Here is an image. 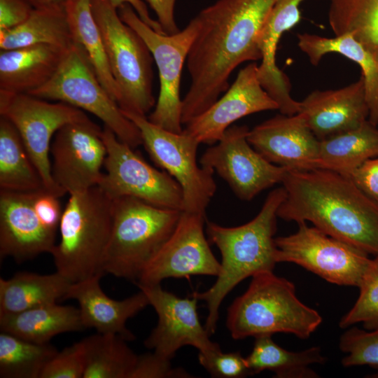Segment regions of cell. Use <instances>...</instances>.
<instances>
[{
    "label": "cell",
    "mask_w": 378,
    "mask_h": 378,
    "mask_svg": "<svg viewBox=\"0 0 378 378\" xmlns=\"http://www.w3.org/2000/svg\"><path fill=\"white\" fill-rule=\"evenodd\" d=\"M276 1L218 0L195 16L199 31L186 60L191 83L182 99L183 125L228 89L239 64L261 59L259 36Z\"/></svg>",
    "instance_id": "cell-1"
},
{
    "label": "cell",
    "mask_w": 378,
    "mask_h": 378,
    "mask_svg": "<svg viewBox=\"0 0 378 378\" xmlns=\"http://www.w3.org/2000/svg\"><path fill=\"white\" fill-rule=\"evenodd\" d=\"M277 216L310 222L326 234L378 255V204L349 176L324 169L290 170Z\"/></svg>",
    "instance_id": "cell-2"
},
{
    "label": "cell",
    "mask_w": 378,
    "mask_h": 378,
    "mask_svg": "<svg viewBox=\"0 0 378 378\" xmlns=\"http://www.w3.org/2000/svg\"><path fill=\"white\" fill-rule=\"evenodd\" d=\"M285 195L283 186L272 190L255 218L239 226L224 227L206 220L209 240L221 254L220 270L209 289L192 295L206 304L204 328L210 336L216 330L219 308L226 295L245 279L274 271L277 210Z\"/></svg>",
    "instance_id": "cell-3"
},
{
    "label": "cell",
    "mask_w": 378,
    "mask_h": 378,
    "mask_svg": "<svg viewBox=\"0 0 378 378\" xmlns=\"http://www.w3.org/2000/svg\"><path fill=\"white\" fill-rule=\"evenodd\" d=\"M321 322L320 314L298 299L291 281L269 271L253 275L247 290L230 305L226 326L234 340L276 332L307 339Z\"/></svg>",
    "instance_id": "cell-4"
},
{
    "label": "cell",
    "mask_w": 378,
    "mask_h": 378,
    "mask_svg": "<svg viewBox=\"0 0 378 378\" xmlns=\"http://www.w3.org/2000/svg\"><path fill=\"white\" fill-rule=\"evenodd\" d=\"M69 195L59 225L60 240L50 254L56 272L74 283L102 275L113 225V200L98 186Z\"/></svg>",
    "instance_id": "cell-5"
},
{
    "label": "cell",
    "mask_w": 378,
    "mask_h": 378,
    "mask_svg": "<svg viewBox=\"0 0 378 378\" xmlns=\"http://www.w3.org/2000/svg\"><path fill=\"white\" fill-rule=\"evenodd\" d=\"M182 211L133 197L113 200V225L101 273L138 281L144 268L174 230Z\"/></svg>",
    "instance_id": "cell-6"
},
{
    "label": "cell",
    "mask_w": 378,
    "mask_h": 378,
    "mask_svg": "<svg viewBox=\"0 0 378 378\" xmlns=\"http://www.w3.org/2000/svg\"><path fill=\"white\" fill-rule=\"evenodd\" d=\"M124 112L147 116L156 104L153 94V57L141 36L120 18L110 0H90Z\"/></svg>",
    "instance_id": "cell-7"
},
{
    "label": "cell",
    "mask_w": 378,
    "mask_h": 378,
    "mask_svg": "<svg viewBox=\"0 0 378 378\" xmlns=\"http://www.w3.org/2000/svg\"><path fill=\"white\" fill-rule=\"evenodd\" d=\"M28 94L86 111L99 118L121 141L134 148L142 144L139 128L109 95L86 54L75 42L66 50L50 79Z\"/></svg>",
    "instance_id": "cell-8"
},
{
    "label": "cell",
    "mask_w": 378,
    "mask_h": 378,
    "mask_svg": "<svg viewBox=\"0 0 378 378\" xmlns=\"http://www.w3.org/2000/svg\"><path fill=\"white\" fill-rule=\"evenodd\" d=\"M118 11L122 20L146 43L158 69L159 94L148 119L168 131L182 132L181 77L183 64L199 31L197 18L192 19L183 30L167 35L155 31L143 22L128 4L120 6Z\"/></svg>",
    "instance_id": "cell-9"
},
{
    "label": "cell",
    "mask_w": 378,
    "mask_h": 378,
    "mask_svg": "<svg viewBox=\"0 0 378 378\" xmlns=\"http://www.w3.org/2000/svg\"><path fill=\"white\" fill-rule=\"evenodd\" d=\"M122 113L139 128L142 144L153 162L180 186L182 211L206 215L216 184L214 172L197 164L200 142L184 132L175 133L163 129L149 121L147 116Z\"/></svg>",
    "instance_id": "cell-10"
},
{
    "label": "cell",
    "mask_w": 378,
    "mask_h": 378,
    "mask_svg": "<svg viewBox=\"0 0 378 378\" xmlns=\"http://www.w3.org/2000/svg\"><path fill=\"white\" fill-rule=\"evenodd\" d=\"M298 230L274 239L276 262H292L329 283L359 287L372 259L368 253L306 222Z\"/></svg>",
    "instance_id": "cell-11"
},
{
    "label": "cell",
    "mask_w": 378,
    "mask_h": 378,
    "mask_svg": "<svg viewBox=\"0 0 378 378\" xmlns=\"http://www.w3.org/2000/svg\"><path fill=\"white\" fill-rule=\"evenodd\" d=\"M0 115L10 120L18 130L46 189L59 197L65 195L52 176L51 139L67 124L91 120L83 111L64 102L49 103L28 94L2 90H0Z\"/></svg>",
    "instance_id": "cell-12"
},
{
    "label": "cell",
    "mask_w": 378,
    "mask_h": 378,
    "mask_svg": "<svg viewBox=\"0 0 378 378\" xmlns=\"http://www.w3.org/2000/svg\"><path fill=\"white\" fill-rule=\"evenodd\" d=\"M102 137L107 151L106 172L98 186L112 200L133 197L156 206L182 211V190L172 176L150 165L106 126Z\"/></svg>",
    "instance_id": "cell-13"
},
{
    "label": "cell",
    "mask_w": 378,
    "mask_h": 378,
    "mask_svg": "<svg viewBox=\"0 0 378 378\" xmlns=\"http://www.w3.org/2000/svg\"><path fill=\"white\" fill-rule=\"evenodd\" d=\"M249 129L232 125L200 158V165L216 172L234 195L250 201L262 191L283 182L288 168L271 163L249 144Z\"/></svg>",
    "instance_id": "cell-14"
},
{
    "label": "cell",
    "mask_w": 378,
    "mask_h": 378,
    "mask_svg": "<svg viewBox=\"0 0 378 378\" xmlns=\"http://www.w3.org/2000/svg\"><path fill=\"white\" fill-rule=\"evenodd\" d=\"M206 215L183 211L172 234L144 268L137 285L160 284L168 278L217 276L220 262L204 234Z\"/></svg>",
    "instance_id": "cell-15"
},
{
    "label": "cell",
    "mask_w": 378,
    "mask_h": 378,
    "mask_svg": "<svg viewBox=\"0 0 378 378\" xmlns=\"http://www.w3.org/2000/svg\"><path fill=\"white\" fill-rule=\"evenodd\" d=\"M50 153L53 181L65 194L99 185L107 151L102 130L92 120L61 127L54 136Z\"/></svg>",
    "instance_id": "cell-16"
},
{
    "label": "cell",
    "mask_w": 378,
    "mask_h": 378,
    "mask_svg": "<svg viewBox=\"0 0 378 378\" xmlns=\"http://www.w3.org/2000/svg\"><path fill=\"white\" fill-rule=\"evenodd\" d=\"M157 313V326L144 341V345L162 357L172 360L184 346L199 352L220 349L213 342L200 321L197 310V298H181L164 290L160 284L137 285Z\"/></svg>",
    "instance_id": "cell-17"
},
{
    "label": "cell",
    "mask_w": 378,
    "mask_h": 378,
    "mask_svg": "<svg viewBox=\"0 0 378 378\" xmlns=\"http://www.w3.org/2000/svg\"><path fill=\"white\" fill-rule=\"evenodd\" d=\"M278 109L276 102L259 81L258 65L251 63L239 71L223 96L192 118L183 132L200 144L214 145L237 120L255 113Z\"/></svg>",
    "instance_id": "cell-18"
},
{
    "label": "cell",
    "mask_w": 378,
    "mask_h": 378,
    "mask_svg": "<svg viewBox=\"0 0 378 378\" xmlns=\"http://www.w3.org/2000/svg\"><path fill=\"white\" fill-rule=\"evenodd\" d=\"M247 139L267 160L290 170L318 168L320 140L303 114H279L249 130Z\"/></svg>",
    "instance_id": "cell-19"
},
{
    "label": "cell",
    "mask_w": 378,
    "mask_h": 378,
    "mask_svg": "<svg viewBox=\"0 0 378 378\" xmlns=\"http://www.w3.org/2000/svg\"><path fill=\"white\" fill-rule=\"evenodd\" d=\"M35 192L0 190L1 259L12 257L22 262L52 251L55 232L38 218L33 206Z\"/></svg>",
    "instance_id": "cell-20"
},
{
    "label": "cell",
    "mask_w": 378,
    "mask_h": 378,
    "mask_svg": "<svg viewBox=\"0 0 378 378\" xmlns=\"http://www.w3.org/2000/svg\"><path fill=\"white\" fill-rule=\"evenodd\" d=\"M299 113L319 140L358 127L369 116L362 77L340 89L312 92Z\"/></svg>",
    "instance_id": "cell-21"
},
{
    "label": "cell",
    "mask_w": 378,
    "mask_h": 378,
    "mask_svg": "<svg viewBox=\"0 0 378 378\" xmlns=\"http://www.w3.org/2000/svg\"><path fill=\"white\" fill-rule=\"evenodd\" d=\"M304 0H276L258 38L261 63L258 65V77L264 90L276 102L281 113H299L300 102L290 95L289 78L277 66L276 53L283 34L292 29L300 20L299 7Z\"/></svg>",
    "instance_id": "cell-22"
},
{
    "label": "cell",
    "mask_w": 378,
    "mask_h": 378,
    "mask_svg": "<svg viewBox=\"0 0 378 378\" xmlns=\"http://www.w3.org/2000/svg\"><path fill=\"white\" fill-rule=\"evenodd\" d=\"M102 276L96 274L71 283L64 298L78 302L85 328H94L99 333L118 335L132 341L135 336L127 328V321L149 305L148 298L140 290L122 300L111 299L101 288Z\"/></svg>",
    "instance_id": "cell-23"
},
{
    "label": "cell",
    "mask_w": 378,
    "mask_h": 378,
    "mask_svg": "<svg viewBox=\"0 0 378 378\" xmlns=\"http://www.w3.org/2000/svg\"><path fill=\"white\" fill-rule=\"evenodd\" d=\"M68 49L40 44L1 50L0 90L29 94L41 87L54 75Z\"/></svg>",
    "instance_id": "cell-24"
},
{
    "label": "cell",
    "mask_w": 378,
    "mask_h": 378,
    "mask_svg": "<svg viewBox=\"0 0 378 378\" xmlns=\"http://www.w3.org/2000/svg\"><path fill=\"white\" fill-rule=\"evenodd\" d=\"M298 46L316 66L328 53H337L356 63L360 68L369 108L368 120L378 124V52L370 49L350 33L325 37L304 33L298 34Z\"/></svg>",
    "instance_id": "cell-25"
},
{
    "label": "cell",
    "mask_w": 378,
    "mask_h": 378,
    "mask_svg": "<svg viewBox=\"0 0 378 378\" xmlns=\"http://www.w3.org/2000/svg\"><path fill=\"white\" fill-rule=\"evenodd\" d=\"M0 329L34 343L47 344L59 334L85 328L78 308L52 303L16 314H0Z\"/></svg>",
    "instance_id": "cell-26"
},
{
    "label": "cell",
    "mask_w": 378,
    "mask_h": 378,
    "mask_svg": "<svg viewBox=\"0 0 378 378\" xmlns=\"http://www.w3.org/2000/svg\"><path fill=\"white\" fill-rule=\"evenodd\" d=\"M71 284L57 272L50 274L20 272L9 279L0 278V314L56 303L64 298Z\"/></svg>",
    "instance_id": "cell-27"
},
{
    "label": "cell",
    "mask_w": 378,
    "mask_h": 378,
    "mask_svg": "<svg viewBox=\"0 0 378 378\" xmlns=\"http://www.w3.org/2000/svg\"><path fill=\"white\" fill-rule=\"evenodd\" d=\"M74 43L64 6L34 8L20 25L0 31V49L46 44L68 49Z\"/></svg>",
    "instance_id": "cell-28"
},
{
    "label": "cell",
    "mask_w": 378,
    "mask_h": 378,
    "mask_svg": "<svg viewBox=\"0 0 378 378\" xmlns=\"http://www.w3.org/2000/svg\"><path fill=\"white\" fill-rule=\"evenodd\" d=\"M246 360L251 375L270 370L278 378H317L318 374L312 365H323L325 357L319 346H312L300 351H290L279 346L272 335L255 337V342Z\"/></svg>",
    "instance_id": "cell-29"
},
{
    "label": "cell",
    "mask_w": 378,
    "mask_h": 378,
    "mask_svg": "<svg viewBox=\"0 0 378 378\" xmlns=\"http://www.w3.org/2000/svg\"><path fill=\"white\" fill-rule=\"evenodd\" d=\"M368 120L358 127L320 140L318 168L349 176L378 156V129Z\"/></svg>",
    "instance_id": "cell-30"
},
{
    "label": "cell",
    "mask_w": 378,
    "mask_h": 378,
    "mask_svg": "<svg viewBox=\"0 0 378 378\" xmlns=\"http://www.w3.org/2000/svg\"><path fill=\"white\" fill-rule=\"evenodd\" d=\"M64 7L74 41L83 50L102 85L118 104L119 89L111 71L90 0H66Z\"/></svg>",
    "instance_id": "cell-31"
},
{
    "label": "cell",
    "mask_w": 378,
    "mask_h": 378,
    "mask_svg": "<svg viewBox=\"0 0 378 378\" xmlns=\"http://www.w3.org/2000/svg\"><path fill=\"white\" fill-rule=\"evenodd\" d=\"M0 190L21 192L46 190L18 130L1 115Z\"/></svg>",
    "instance_id": "cell-32"
},
{
    "label": "cell",
    "mask_w": 378,
    "mask_h": 378,
    "mask_svg": "<svg viewBox=\"0 0 378 378\" xmlns=\"http://www.w3.org/2000/svg\"><path fill=\"white\" fill-rule=\"evenodd\" d=\"M83 340V378H130L138 355L128 346V341L118 335L99 332Z\"/></svg>",
    "instance_id": "cell-33"
},
{
    "label": "cell",
    "mask_w": 378,
    "mask_h": 378,
    "mask_svg": "<svg viewBox=\"0 0 378 378\" xmlns=\"http://www.w3.org/2000/svg\"><path fill=\"white\" fill-rule=\"evenodd\" d=\"M328 22L335 36L346 33L378 52V0H328Z\"/></svg>",
    "instance_id": "cell-34"
},
{
    "label": "cell",
    "mask_w": 378,
    "mask_h": 378,
    "mask_svg": "<svg viewBox=\"0 0 378 378\" xmlns=\"http://www.w3.org/2000/svg\"><path fill=\"white\" fill-rule=\"evenodd\" d=\"M57 352L49 343H34L1 331L0 377L40 378L44 367Z\"/></svg>",
    "instance_id": "cell-35"
},
{
    "label": "cell",
    "mask_w": 378,
    "mask_h": 378,
    "mask_svg": "<svg viewBox=\"0 0 378 378\" xmlns=\"http://www.w3.org/2000/svg\"><path fill=\"white\" fill-rule=\"evenodd\" d=\"M360 293L352 308L340 321L342 328L362 323L367 330L378 328V255L372 259L361 283Z\"/></svg>",
    "instance_id": "cell-36"
},
{
    "label": "cell",
    "mask_w": 378,
    "mask_h": 378,
    "mask_svg": "<svg viewBox=\"0 0 378 378\" xmlns=\"http://www.w3.org/2000/svg\"><path fill=\"white\" fill-rule=\"evenodd\" d=\"M339 347L346 354L343 366L369 365L377 370L370 377L378 378V328L365 330L351 327L340 336Z\"/></svg>",
    "instance_id": "cell-37"
},
{
    "label": "cell",
    "mask_w": 378,
    "mask_h": 378,
    "mask_svg": "<svg viewBox=\"0 0 378 378\" xmlns=\"http://www.w3.org/2000/svg\"><path fill=\"white\" fill-rule=\"evenodd\" d=\"M85 346L82 340L65 347L48 362L40 378H83Z\"/></svg>",
    "instance_id": "cell-38"
},
{
    "label": "cell",
    "mask_w": 378,
    "mask_h": 378,
    "mask_svg": "<svg viewBox=\"0 0 378 378\" xmlns=\"http://www.w3.org/2000/svg\"><path fill=\"white\" fill-rule=\"evenodd\" d=\"M198 360L213 377L241 378L251 375L246 358L239 351L223 353L217 349L199 352Z\"/></svg>",
    "instance_id": "cell-39"
},
{
    "label": "cell",
    "mask_w": 378,
    "mask_h": 378,
    "mask_svg": "<svg viewBox=\"0 0 378 378\" xmlns=\"http://www.w3.org/2000/svg\"><path fill=\"white\" fill-rule=\"evenodd\" d=\"M182 368L172 367L171 360L155 352L138 355L130 378L190 377Z\"/></svg>",
    "instance_id": "cell-40"
},
{
    "label": "cell",
    "mask_w": 378,
    "mask_h": 378,
    "mask_svg": "<svg viewBox=\"0 0 378 378\" xmlns=\"http://www.w3.org/2000/svg\"><path fill=\"white\" fill-rule=\"evenodd\" d=\"M59 197L41 190L35 192L33 206L41 223L47 229L56 232L59 225L62 211Z\"/></svg>",
    "instance_id": "cell-41"
},
{
    "label": "cell",
    "mask_w": 378,
    "mask_h": 378,
    "mask_svg": "<svg viewBox=\"0 0 378 378\" xmlns=\"http://www.w3.org/2000/svg\"><path fill=\"white\" fill-rule=\"evenodd\" d=\"M349 176L365 195L378 204V156L366 160Z\"/></svg>",
    "instance_id": "cell-42"
},
{
    "label": "cell",
    "mask_w": 378,
    "mask_h": 378,
    "mask_svg": "<svg viewBox=\"0 0 378 378\" xmlns=\"http://www.w3.org/2000/svg\"><path fill=\"white\" fill-rule=\"evenodd\" d=\"M34 8L27 0H0V31L20 25Z\"/></svg>",
    "instance_id": "cell-43"
},
{
    "label": "cell",
    "mask_w": 378,
    "mask_h": 378,
    "mask_svg": "<svg viewBox=\"0 0 378 378\" xmlns=\"http://www.w3.org/2000/svg\"><path fill=\"white\" fill-rule=\"evenodd\" d=\"M176 0H146L155 13L158 22L164 32L172 35L179 31L174 18V7Z\"/></svg>",
    "instance_id": "cell-44"
},
{
    "label": "cell",
    "mask_w": 378,
    "mask_h": 378,
    "mask_svg": "<svg viewBox=\"0 0 378 378\" xmlns=\"http://www.w3.org/2000/svg\"><path fill=\"white\" fill-rule=\"evenodd\" d=\"M111 4L118 8L123 4H130L139 17L150 27L161 34H165L158 20H153L149 14L146 4L142 0H110Z\"/></svg>",
    "instance_id": "cell-45"
},
{
    "label": "cell",
    "mask_w": 378,
    "mask_h": 378,
    "mask_svg": "<svg viewBox=\"0 0 378 378\" xmlns=\"http://www.w3.org/2000/svg\"><path fill=\"white\" fill-rule=\"evenodd\" d=\"M34 8L64 6L66 0H27Z\"/></svg>",
    "instance_id": "cell-46"
}]
</instances>
